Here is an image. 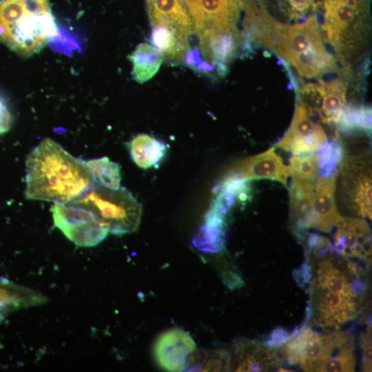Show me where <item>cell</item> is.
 Instances as JSON below:
<instances>
[{
  "mask_svg": "<svg viewBox=\"0 0 372 372\" xmlns=\"http://www.w3.org/2000/svg\"><path fill=\"white\" fill-rule=\"evenodd\" d=\"M86 162L45 138L25 161V197L30 200L68 203L96 184Z\"/></svg>",
  "mask_w": 372,
  "mask_h": 372,
  "instance_id": "6da1fadb",
  "label": "cell"
},
{
  "mask_svg": "<svg viewBox=\"0 0 372 372\" xmlns=\"http://www.w3.org/2000/svg\"><path fill=\"white\" fill-rule=\"evenodd\" d=\"M58 34L48 0H2L0 42L21 56L39 52Z\"/></svg>",
  "mask_w": 372,
  "mask_h": 372,
  "instance_id": "7a4b0ae2",
  "label": "cell"
},
{
  "mask_svg": "<svg viewBox=\"0 0 372 372\" xmlns=\"http://www.w3.org/2000/svg\"><path fill=\"white\" fill-rule=\"evenodd\" d=\"M69 203L92 211L114 235L134 232L140 224L141 205L123 187L110 188L96 183Z\"/></svg>",
  "mask_w": 372,
  "mask_h": 372,
  "instance_id": "3957f363",
  "label": "cell"
},
{
  "mask_svg": "<svg viewBox=\"0 0 372 372\" xmlns=\"http://www.w3.org/2000/svg\"><path fill=\"white\" fill-rule=\"evenodd\" d=\"M351 334L333 330L319 333L310 327L291 335L278 349L282 360L304 371H322L326 363L342 347Z\"/></svg>",
  "mask_w": 372,
  "mask_h": 372,
  "instance_id": "277c9868",
  "label": "cell"
},
{
  "mask_svg": "<svg viewBox=\"0 0 372 372\" xmlns=\"http://www.w3.org/2000/svg\"><path fill=\"white\" fill-rule=\"evenodd\" d=\"M338 172L340 189L347 208L356 216L371 219V168L369 154L344 156Z\"/></svg>",
  "mask_w": 372,
  "mask_h": 372,
  "instance_id": "5b68a950",
  "label": "cell"
},
{
  "mask_svg": "<svg viewBox=\"0 0 372 372\" xmlns=\"http://www.w3.org/2000/svg\"><path fill=\"white\" fill-rule=\"evenodd\" d=\"M51 212L54 225L76 246H96L109 233L107 227L92 211L81 206L54 203Z\"/></svg>",
  "mask_w": 372,
  "mask_h": 372,
  "instance_id": "8992f818",
  "label": "cell"
},
{
  "mask_svg": "<svg viewBox=\"0 0 372 372\" xmlns=\"http://www.w3.org/2000/svg\"><path fill=\"white\" fill-rule=\"evenodd\" d=\"M313 114L304 102H298L290 127L276 147L295 155L313 154L321 149L327 137L322 127L312 119Z\"/></svg>",
  "mask_w": 372,
  "mask_h": 372,
  "instance_id": "52a82bcc",
  "label": "cell"
},
{
  "mask_svg": "<svg viewBox=\"0 0 372 372\" xmlns=\"http://www.w3.org/2000/svg\"><path fill=\"white\" fill-rule=\"evenodd\" d=\"M332 249L336 254L371 262V234L362 218L341 216L335 225Z\"/></svg>",
  "mask_w": 372,
  "mask_h": 372,
  "instance_id": "ba28073f",
  "label": "cell"
},
{
  "mask_svg": "<svg viewBox=\"0 0 372 372\" xmlns=\"http://www.w3.org/2000/svg\"><path fill=\"white\" fill-rule=\"evenodd\" d=\"M289 176L288 166L274 151V147L242 160L228 171L225 179L247 181L267 178L276 180L287 186Z\"/></svg>",
  "mask_w": 372,
  "mask_h": 372,
  "instance_id": "9c48e42d",
  "label": "cell"
},
{
  "mask_svg": "<svg viewBox=\"0 0 372 372\" xmlns=\"http://www.w3.org/2000/svg\"><path fill=\"white\" fill-rule=\"evenodd\" d=\"M196 349L194 340L187 331L174 328L157 338L153 353L162 369L168 371H183L189 356Z\"/></svg>",
  "mask_w": 372,
  "mask_h": 372,
  "instance_id": "30bf717a",
  "label": "cell"
},
{
  "mask_svg": "<svg viewBox=\"0 0 372 372\" xmlns=\"http://www.w3.org/2000/svg\"><path fill=\"white\" fill-rule=\"evenodd\" d=\"M336 176H319L313 182L309 228L329 232L341 218L335 198Z\"/></svg>",
  "mask_w": 372,
  "mask_h": 372,
  "instance_id": "8fae6325",
  "label": "cell"
},
{
  "mask_svg": "<svg viewBox=\"0 0 372 372\" xmlns=\"http://www.w3.org/2000/svg\"><path fill=\"white\" fill-rule=\"evenodd\" d=\"M282 362L278 348L242 338L234 343L233 367L236 371H266L279 369ZM277 370V371H278Z\"/></svg>",
  "mask_w": 372,
  "mask_h": 372,
  "instance_id": "7c38bea8",
  "label": "cell"
},
{
  "mask_svg": "<svg viewBox=\"0 0 372 372\" xmlns=\"http://www.w3.org/2000/svg\"><path fill=\"white\" fill-rule=\"evenodd\" d=\"M302 92L313 102L311 110L317 112L322 122L338 123L347 101L342 82L326 83L320 80L318 85H307Z\"/></svg>",
  "mask_w": 372,
  "mask_h": 372,
  "instance_id": "4fadbf2b",
  "label": "cell"
},
{
  "mask_svg": "<svg viewBox=\"0 0 372 372\" xmlns=\"http://www.w3.org/2000/svg\"><path fill=\"white\" fill-rule=\"evenodd\" d=\"M147 5L152 26L167 27L188 42L192 21L183 0H147Z\"/></svg>",
  "mask_w": 372,
  "mask_h": 372,
  "instance_id": "5bb4252c",
  "label": "cell"
},
{
  "mask_svg": "<svg viewBox=\"0 0 372 372\" xmlns=\"http://www.w3.org/2000/svg\"><path fill=\"white\" fill-rule=\"evenodd\" d=\"M44 301L45 296L41 293L0 276V322L13 311L41 304Z\"/></svg>",
  "mask_w": 372,
  "mask_h": 372,
  "instance_id": "9a60e30c",
  "label": "cell"
},
{
  "mask_svg": "<svg viewBox=\"0 0 372 372\" xmlns=\"http://www.w3.org/2000/svg\"><path fill=\"white\" fill-rule=\"evenodd\" d=\"M127 147L133 161L143 169L157 167L167 149L164 143L145 134L135 136L127 143Z\"/></svg>",
  "mask_w": 372,
  "mask_h": 372,
  "instance_id": "2e32d148",
  "label": "cell"
},
{
  "mask_svg": "<svg viewBox=\"0 0 372 372\" xmlns=\"http://www.w3.org/2000/svg\"><path fill=\"white\" fill-rule=\"evenodd\" d=\"M313 182L292 178L289 189L291 217L298 232L308 229Z\"/></svg>",
  "mask_w": 372,
  "mask_h": 372,
  "instance_id": "e0dca14e",
  "label": "cell"
},
{
  "mask_svg": "<svg viewBox=\"0 0 372 372\" xmlns=\"http://www.w3.org/2000/svg\"><path fill=\"white\" fill-rule=\"evenodd\" d=\"M129 59L133 63L132 76L140 83L152 79L164 59L160 51L147 43L138 45Z\"/></svg>",
  "mask_w": 372,
  "mask_h": 372,
  "instance_id": "ac0fdd59",
  "label": "cell"
},
{
  "mask_svg": "<svg viewBox=\"0 0 372 372\" xmlns=\"http://www.w3.org/2000/svg\"><path fill=\"white\" fill-rule=\"evenodd\" d=\"M230 369V355L223 349L194 351L184 371H222Z\"/></svg>",
  "mask_w": 372,
  "mask_h": 372,
  "instance_id": "d6986e66",
  "label": "cell"
},
{
  "mask_svg": "<svg viewBox=\"0 0 372 372\" xmlns=\"http://www.w3.org/2000/svg\"><path fill=\"white\" fill-rule=\"evenodd\" d=\"M97 184L110 188H118L121 183V168L107 157L85 161Z\"/></svg>",
  "mask_w": 372,
  "mask_h": 372,
  "instance_id": "ffe728a7",
  "label": "cell"
},
{
  "mask_svg": "<svg viewBox=\"0 0 372 372\" xmlns=\"http://www.w3.org/2000/svg\"><path fill=\"white\" fill-rule=\"evenodd\" d=\"M337 123L345 132L354 130L369 132L371 130V109L365 106L345 105Z\"/></svg>",
  "mask_w": 372,
  "mask_h": 372,
  "instance_id": "44dd1931",
  "label": "cell"
},
{
  "mask_svg": "<svg viewBox=\"0 0 372 372\" xmlns=\"http://www.w3.org/2000/svg\"><path fill=\"white\" fill-rule=\"evenodd\" d=\"M316 153L320 176H336L344 156V146L338 140L327 142Z\"/></svg>",
  "mask_w": 372,
  "mask_h": 372,
  "instance_id": "7402d4cb",
  "label": "cell"
},
{
  "mask_svg": "<svg viewBox=\"0 0 372 372\" xmlns=\"http://www.w3.org/2000/svg\"><path fill=\"white\" fill-rule=\"evenodd\" d=\"M289 176L292 178L313 182L320 176V166L316 154L296 155L289 160Z\"/></svg>",
  "mask_w": 372,
  "mask_h": 372,
  "instance_id": "603a6c76",
  "label": "cell"
},
{
  "mask_svg": "<svg viewBox=\"0 0 372 372\" xmlns=\"http://www.w3.org/2000/svg\"><path fill=\"white\" fill-rule=\"evenodd\" d=\"M355 364L354 337L351 335L338 353L326 363L322 371H354Z\"/></svg>",
  "mask_w": 372,
  "mask_h": 372,
  "instance_id": "cb8c5ba5",
  "label": "cell"
},
{
  "mask_svg": "<svg viewBox=\"0 0 372 372\" xmlns=\"http://www.w3.org/2000/svg\"><path fill=\"white\" fill-rule=\"evenodd\" d=\"M185 60L187 66L198 73L210 74L214 69L213 65L205 60L198 48H189L185 54Z\"/></svg>",
  "mask_w": 372,
  "mask_h": 372,
  "instance_id": "d4e9b609",
  "label": "cell"
},
{
  "mask_svg": "<svg viewBox=\"0 0 372 372\" xmlns=\"http://www.w3.org/2000/svg\"><path fill=\"white\" fill-rule=\"evenodd\" d=\"M362 349V369L371 371V325L368 324L361 337Z\"/></svg>",
  "mask_w": 372,
  "mask_h": 372,
  "instance_id": "484cf974",
  "label": "cell"
},
{
  "mask_svg": "<svg viewBox=\"0 0 372 372\" xmlns=\"http://www.w3.org/2000/svg\"><path fill=\"white\" fill-rule=\"evenodd\" d=\"M291 336V335L281 327L274 329L270 335L265 344L269 347L278 348L283 344Z\"/></svg>",
  "mask_w": 372,
  "mask_h": 372,
  "instance_id": "4316f807",
  "label": "cell"
},
{
  "mask_svg": "<svg viewBox=\"0 0 372 372\" xmlns=\"http://www.w3.org/2000/svg\"><path fill=\"white\" fill-rule=\"evenodd\" d=\"M11 121V115L6 106L0 99V134L9 130Z\"/></svg>",
  "mask_w": 372,
  "mask_h": 372,
  "instance_id": "83f0119b",
  "label": "cell"
}]
</instances>
